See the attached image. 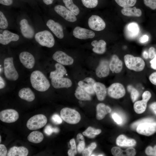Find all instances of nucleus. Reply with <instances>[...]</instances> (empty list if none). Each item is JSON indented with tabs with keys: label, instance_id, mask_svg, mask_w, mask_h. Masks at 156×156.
<instances>
[{
	"label": "nucleus",
	"instance_id": "f257e3e1",
	"mask_svg": "<svg viewBox=\"0 0 156 156\" xmlns=\"http://www.w3.org/2000/svg\"><path fill=\"white\" fill-rule=\"evenodd\" d=\"M30 79L32 87L38 91H45L50 86V84L47 79L39 70L33 71L31 74Z\"/></svg>",
	"mask_w": 156,
	"mask_h": 156
},
{
	"label": "nucleus",
	"instance_id": "f03ea898",
	"mask_svg": "<svg viewBox=\"0 0 156 156\" xmlns=\"http://www.w3.org/2000/svg\"><path fill=\"white\" fill-rule=\"evenodd\" d=\"M124 61L127 67L136 72L142 70L145 66V63L140 57H134L130 54H126L124 57Z\"/></svg>",
	"mask_w": 156,
	"mask_h": 156
},
{
	"label": "nucleus",
	"instance_id": "7ed1b4c3",
	"mask_svg": "<svg viewBox=\"0 0 156 156\" xmlns=\"http://www.w3.org/2000/svg\"><path fill=\"white\" fill-rule=\"evenodd\" d=\"M35 39L41 45L48 48L52 47L55 44V40L53 35L47 30L36 33L35 35Z\"/></svg>",
	"mask_w": 156,
	"mask_h": 156
},
{
	"label": "nucleus",
	"instance_id": "20e7f679",
	"mask_svg": "<svg viewBox=\"0 0 156 156\" xmlns=\"http://www.w3.org/2000/svg\"><path fill=\"white\" fill-rule=\"evenodd\" d=\"M61 118L65 122L70 124H75L81 120L79 113L76 110L68 107H65L60 112Z\"/></svg>",
	"mask_w": 156,
	"mask_h": 156
},
{
	"label": "nucleus",
	"instance_id": "39448f33",
	"mask_svg": "<svg viewBox=\"0 0 156 156\" xmlns=\"http://www.w3.org/2000/svg\"><path fill=\"white\" fill-rule=\"evenodd\" d=\"M13 58L9 57L5 58L3 62L4 74L5 77L8 79L15 81L18 77V74L14 66Z\"/></svg>",
	"mask_w": 156,
	"mask_h": 156
},
{
	"label": "nucleus",
	"instance_id": "423d86ee",
	"mask_svg": "<svg viewBox=\"0 0 156 156\" xmlns=\"http://www.w3.org/2000/svg\"><path fill=\"white\" fill-rule=\"evenodd\" d=\"M47 119L42 114H38L30 118L27 123V127L29 130H36L42 128L46 124Z\"/></svg>",
	"mask_w": 156,
	"mask_h": 156
},
{
	"label": "nucleus",
	"instance_id": "0eeeda50",
	"mask_svg": "<svg viewBox=\"0 0 156 156\" xmlns=\"http://www.w3.org/2000/svg\"><path fill=\"white\" fill-rule=\"evenodd\" d=\"M107 92L110 97L115 99L122 98L124 96L126 92L123 86L118 83L111 84L108 88Z\"/></svg>",
	"mask_w": 156,
	"mask_h": 156
},
{
	"label": "nucleus",
	"instance_id": "6e6552de",
	"mask_svg": "<svg viewBox=\"0 0 156 156\" xmlns=\"http://www.w3.org/2000/svg\"><path fill=\"white\" fill-rule=\"evenodd\" d=\"M139 133L149 136L156 132V122H146L139 124L136 129Z\"/></svg>",
	"mask_w": 156,
	"mask_h": 156
},
{
	"label": "nucleus",
	"instance_id": "1a4fd4ad",
	"mask_svg": "<svg viewBox=\"0 0 156 156\" xmlns=\"http://www.w3.org/2000/svg\"><path fill=\"white\" fill-rule=\"evenodd\" d=\"M151 96V94L149 91H146L144 92L142 95V100L136 102L134 104L133 108L136 113L141 114L145 111L147 103Z\"/></svg>",
	"mask_w": 156,
	"mask_h": 156
},
{
	"label": "nucleus",
	"instance_id": "9d476101",
	"mask_svg": "<svg viewBox=\"0 0 156 156\" xmlns=\"http://www.w3.org/2000/svg\"><path fill=\"white\" fill-rule=\"evenodd\" d=\"M18 113L12 109H8L0 112V119L3 122L10 123L16 121L19 118Z\"/></svg>",
	"mask_w": 156,
	"mask_h": 156
},
{
	"label": "nucleus",
	"instance_id": "9b49d317",
	"mask_svg": "<svg viewBox=\"0 0 156 156\" xmlns=\"http://www.w3.org/2000/svg\"><path fill=\"white\" fill-rule=\"evenodd\" d=\"M55 12L65 20L70 22H74L77 20L75 15L66 7L57 5L54 8Z\"/></svg>",
	"mask_w": 156,
	"mask_h": 156
},
{
	"label": "nucleus",
	"instance_id": "f8f14e48",
	"mask_svg": "<svg viewBox=\"0 0 156 156\" xmlns=\"http://www.w3.org/2000/svg\"><path fill=\"white\" fill-rule=\"evenodd\" d=\"M88 25L90 28L96 31L104 29L106 26L105 23L103 19L96 15H92L89 18Z\"/></svg>",
	"mask_w": 156,
	"mask_h": 156
},
{
	"label": "nucleus",
	"instance_id": "ddd939ff",
	"mask_svg": "<svg viewBox=\"0 0 156 156\" xmlns=\"http://www.w3.org/2000/svg\"><path fill=\"white\" fill-rule=\"evenodd\" d=\"M53 59L58 63L64 65H72L73 63L74 60L64 52L58 51L53 54Z\"/></svg>",
	"mask_w": 156,
	"mask_h": 156
},
{
	"label": "nucleus",
	"instance_id": "4468645a",
	"mask_svg": "<svg viewBox=\"0 0 156 156\" xmlns=\"http://www.w3.org/2000/svg\"><path fill=\"white\" fill-rule=\"evenodd\" d=\"M73 34L77 38L84 40L92 38L95 35L92 31L78 26L75 28L73 31Z\"/></svg>",
	"mask_w": 156,
	"mask_h": 156
},
{
	"label": "nucleus",
	"instance_id": "2eb2a0df",
	"mask_svg": "<svg viewBox=\"0 0 156 156\" xmlns=\"http://www.w3.org/2000/svg\"><path fill=\"white\" fill-rule=\"evenodd\" d=\"M20 29L22 35L28 39L32 38L34 35V29L29 25L27 20L25 19L21 20L19 23Z\"/></svg>",
	"mask_w": 156,
	"mask_h": 156
},
{
	"label": "nucleus",
	"instance_id": "dca6fc26",
	"mask_svg": "<svg viewBox=\"0 0 156 156\" xmlns=\"http://www.w3.org/2000/svg\"><path fill=\"white\" fill-rule=\"evenodd\" d=\"M19 58L21 62L26 68L31 69L34 67L35 59L30 53L27 51L22 52L20 53Z\"/></svg>",
	"mask_w": 156,
	"mask_h": 156
},
{
	"label": "nucleus",
	"instance_id": "f3484780",
	"mask_svg": "<svg viewBox=\"0 0 156 156\" xmlns=\"http://www.w3.org/2000/svg\"><path fill=\"white\" fill-rule=\"evenodd\" d=\"M46 25L55 35L59 39H62L64 36L63 29L62 26L58 23L53 20H48Z\"/></svg>",
	"mask_w": 156,
	"mask_h": 156
},
{
	"label": "nucleus",
	"instance_id": "a211bd4d",
	"mask_svg": "<svg viewBox=\"0 0 156 156\" xmlns=\"http://www.w3.org/2000/svg\"><path fill=\"white\" fill-rule=\"evenodd\" d=\"M19 38V36L8 30L3 31L0 34V43L3 45H6L12 41H16Z\"/></svg>",
	"mask_w": 156,
	"mask_h": 156
},
{
	"label": "nucleus",
	"instance_id": "6ab92c4d",
	"mask_svg": "<svg viewBox=\"0 0 156 156\" xmlns=\"http://www.w3.org/2000/svg\"><path fill=\"white\" fill-rule=\"evenodd\" d=\"M51 79L52 85L55 88H68L70 87L72 85L71 80L67 78H53Z\"/></svg>",
	"mask_w": 156,
	"mask_h": 156
},
{
	"label": "nucleus",
	"instance_id": "aec40b11",
	"mask_svg": "<svg viewBox=\"0 0 156 156\" xmlns=\"http://www.w3.org/2000/svg\"><path fill=\"white\" fill-rule=\"evenodd\" d=\"M95 83V81L92 78L88 77L79 81L78 85L89 94H93L95 93L94 88Z\"/></svg>",
	"mask_w": 156,
	"mask_h": 156
},
{
	"label": "nucleus",
	"instance_id": "412c9836",
	"mask_svg": "<svg viewBox=\"0 0 156 156\" xmlns=\"http://www.w3.org/2000/svg\"><path fill=\"white\" fill-rule=\"evenodd\" d=\"M110 69L109 62L106 60H102L96 69V75L99 78L106 77L109 75Z\"/></svg>",
	"mask_w": 156,
	"mask_h": 156
},
{
	"label": "nucleus",
	"instance_id": "4be33fe9",
	"mask_svg": "<svg viewBox=\"0 0 156 156\" xmlns=\"http://www.w3.org/2000/svg\"><path fill=\"white\" fill-rule=\"evenodd\" d=\"M140 31L138 25L135 22H132L127 24L125 27V33L126 36L132 39L138 36Z\"/></svg>",
	"mask_w": 156,
	"mask_h": 156
},
{
	"label": "nucleus",
	"instance_id": "5701e85b",
	"mask_svg": "<svg viewBox=\"0 0 156 156\" xmlns=\"http://www.w3.org/2000/svg\"><path fill=\"white\" fill-rule=\"evenodd\" d=\"M109 66L110 69L112 73H118L122 69V62L117 55H114L111 57Z\"/></svg>",
	"mask_w": 156,
	"mask_h": 156
},
{
	"label": "nucleus",
	"instance_id": "b1692460",
	"mask_svg": "<svg viewBox=\"0 0 156 156\" xmlns=\"http://www.w3.org/2000/svg\"><path fill=\"white\" fill-rule=\"evenodd\" d=\"M111 152L112 154L115 156H133L136 154L135 150L132 147L123 151L119 147L115 146L112 148Z\"/></svg>",
	"mask_w": 156,
	"mask_h": 156
},
{
	"label": "nucleus",
	"instance_id": "393cba45",
	"mask_svg": "<svg viewBox=\"0 0 156 156\" xmlns=\"http://www.w3.org/2000/svg\"><path fill=\"white\" fill-rule=\"evenodd\" d=\"M94 88L98 99L100 101H103L107 93L105 85L101 83L95 82Z\"/></svg>",
	"mask_w": 156,
	"mask_h": 156
},
{
	"label": "nucleus",
	"instance_id": "a878e982",
	"mask_svg": "<svg viewBox=\"0 0 156 156\" xmlns=\"http://www.w3.org/2000/svg\"><path fill=\"white\" fill-rule=\"evenodd\" d=\"M111 111V108L108 106L103 103L98 104L96 107V119L99 120L102 119L106 114L110 113Z\"/></svg>",
	"mask_w": 156,
	"mask_h": 156
},
{
	"label": "nucleus",
	"instance_id": "bb28decb",
	"mask_svg": "<svg viewBox=\"0 0 156 156\" xmlns=\"http://www.w3.org/2000/svg\"><path fill=\"white\" fill-rule=\"evenodd\" d=\"M29 153L26 147L21 146L17 147L13 146L10 148L7 153L8 156H26Z\"/></svg>",
	"mask_w": 156,
	"mask_h": 156
},
{
	"label": "nucleus",
	"instance_id": "cd10ccee",
	"mask_svg": "<svg viewBox=\"0 0 156 156\" xmlns=\"http://www.w3.org/2000/svg\"><path fill=\"white\" fill-rule=\"evenodd\" d=\"M116 142L117 145L121 147H131L136 144L134 140L128 138L123 135H121L117 138Z\"/></svg>",
	"mask_w": 156,
	"mask_h": 156
},
{
	"label": "nucleus",
	"instance_id": "c85d7f7f",
	"mask_svg": "<svg viewBox=\"0 0 156 156\" xmlns=\"http://www.w3.org/2000/svg\"><path fill=\"white\" fill-rule=\"evenodd\" d=\"M19 96L21 99L31 102L35 99V96L31 90L29 88H23L18 92Z\"/></svg>",
	"mask_w": 156,
	"mask_h": 156
},
{
	"label": "nucleus",
	"instance_id": "c756f323",
	"mask_svg": "<svg viewBox=\"0 0 156 156\" xmlns=\"http://www.w3.org/2000/svg\"><path fill=\"white\" fill-rule=\"evenodd\" d=\"M91 45L94 47L92 49L93 51L96 53L102 54L106 51V43L103 40H94L92 42Z\"/></svg>",
	"mask_w": 156,
	"mask_h": 156
},
{
	"label": "nucleus",
	"instance_id": "7c9ffc66",
	"mask_svg": "<svg viewBox=\"0 0 156 156\" xmlns=\"http://www.w3.org/2000/svg\"><path fill=\"white\" fill-rule=\"evenodd\" d=\"M56 70L50 72L49 77L52 79L53 78L63 77L66 73V70L62 64L58 63L55 65Z\"/></svg>",
	"mask_w": 156,
	"mask_h": 156
},
{
	"label": "nucleus",
	"instance_id": "2f4dec72",
	"mask_svg": "<svg viewBox=\"0 0 156 156\" xmlns=\"http://www.w3.org/2000/svg\"><path fill=\"white\" fill-rule=\"evenodd\" d=\"M121 12L123 15L127 16L139 17L142 15L141 10L136 7L123 8L121 10Z\"/></svg>",
	"mask_w": 156,
	"mask_h": 156
},
{
	"label": "nucleus",
	"instance_id": "473e14b6",
	"mask_svg": "<svg viewBox=\"0 0 156 156\" xmlns=\"http://www.w3.org/2000/svg\"><path fill=\"white\" fill-rule=\"evenodd\" d=\"M28 140L34 143H38L41 142L44 138V135L40 132L33 131L27 137Z\"/></svg>",
	"mask_w": 156,
	"mask_h": 156
},
{
	"label": "nucleus",
	"instance_id": "72a5a7b5",
	"mask_svg": "<svg viewBox=\"0 0 156 156\" xmlns=\"http://www.w3.org/2000/svg\"><path fill=\"white\" fill-rule=\"evenodd\" d=\"M75 97L81 101H89L91 99L89 94L79 86L77 88L75 93Z\"/></svg>",
	"mask_w": 156,
	"mask_h": 156
},
{
	"label": "nucleus",
	"instance_id": "f704fd0d",
	"mask_svg": "<svg viewBox=\"0 0 156 156\" xmlns=\"http://www.w3.org/2000/svg\"><path fill=\"white\" fill-rule=\"evenodd\" d=\"M66 7L71 11L75 15L79 13V9L73 3V0H63Z\"/></svg>",
	"mask_w": 156,
	"mask_h": 156
},
{
	"label": "nucleus",
	"instance_id": "c9c22d12",
	"mask_svg": "<svg viewBox=\"0 0 156 156\" xmlns=\"http://www.w3.org/2000/svg\"><path fill=\"white\" fill-rule=\"evenodd\" d=\"M100 129H96L90 127L87 129L82 133L83 134L86 136L90 138H94L96 135H98L101 133Z\"/></svg>",
	"mask_w": 156,
	"mask_h": 156
},
{
	"label": "nucleus",
	"instance_id": "e433bc0d",
	"mask_svg": "<svg viewBox=\"0 0 156 156\" xmlns=\"http://www.w3.org/2000/svg\"><path fill=\"white\" fill-rule=\"evenodd\" d=\"M120 6L125 8L133 6L136 3L137 0H115Z\"/></svg>",
	"mask_w": 156,
	"mask_h": 156
},
{
	"label": "nucleus",
	"instance_id": "4c0bfd02",
	"mask_svg": "<svg viewBox=\"0 0 156 156\" xmlns=\"http://www.w3.org/2000/svg\"><path fill=\"white\" fill-rule=\"evenodd\" d=\"M128 91L130 92L131 97L133 102L135 101L139 96V93L138 90L132 86L129 85L127 86Z\"/></svg>",
	"mask_w": 156,
	"mask_h": 156
},
{
	"label": "nucleus",
	"instance_id": "58836bf2",
	"mask_svg": "<svg viewBox=\"0 0 156 156\" xmlns=\"http://www.w3.org/2000/svg\"><path fill=\"white\" fill-rule=\"evenodd\" d=\"M96 147V144L95 142L91 143L87 148L84 149L82 152V155L83 156H90L92 152Z\"/></svg>",
	"mask_w": 156,
	"mask_h": 156
},
{
	"label": "nucleus",
	"instance_id": "ea45409f",
	"mask_svg": "<svg viewBox=\"0 0 156 156\" xmlns=\"http://www.w3.org/2000/svg\"><path fill=\"white\" fill-rule=\"evenodd\" d=\"M71 148L68 151V153L69 156H74L77 153V151L75 139L73 138L70 141Z\"/></svg>",
	"mask_w": 156,
	"mask_h": 156
},
{
	"label": "nucleus",
	"instance_id": "a19ab883",
	"mask_svg": "<svg viewBox=\"0 0 156 156\" xmlns=\"http://www.w3.org/2000/svg\"><path fill=\"white\" fill-rule=\"evenodd\" d=\"M154 122V120L151 118H147L142 119L134 122L131 125V128L134 129H136L138 126L140 124L146 122Z\"/></svg>",
	"mask_w": 156,
	"mask_h": 156
},
{
	"label": "nucleus",
	"instance_id": "79ce46f5",
	"mask_svg": "<svg viewBox=\"0 0 156 156\" xmlns=\"http://www.w3.org/2000/svg\"><path fill=\"white\" fill-rule=\"evenodd\" d=\"M84 6L88 8L95 7L98 3V0H81Z\"/></svg>",
	"mask_w": 156,
	"mask_h": 156
},
{
	"label": "nucleus",
	"instance_id": "37998d69",
	"mask_svg": "<svg viewBox=\"0 0 156 156\" xmlns=\"http://www.w3.org/2000/svg\"><path fill=\"white\" fill-rule=\"evenodd\" d=\"M8 26L7 20L3 13L0 11V28L5 29Z\"/></svg>",
	"mask_w": 156,
	"mask_h": 156
},
{
	"label": "nucleus",
	"instance_id": "c03bdc74",
	"mask_svg": "<svg viewBox=\"0 0 156 156\" xmlns=\"http://www.w3.org/2000/svg\"><path fill=\"white\" fill-rule=\"evenodd\" d=\"M44 132L48 135H51L53 132L57 133L59 129L57 127L53 128L49 125H47L44 129Z\"/></svg>",
	"mask_w": 156,
	"mask_h": 156
},
{
	"label": "nucleus",
	"instance_id": "a18cd8bd",
	"mask_svg": "<svg viewBox=\"0 0 156 156\" xmlns=\"http://www.w3.org/2000/svg\"><path fill=\"white\" fill-rule=\"evenodd\" d=\"M145 5L152 10L156 9V0H144Z\"/></svg>",
	"mask_w": 156,
	"mask_h": 156
},
{
	"label": "nucleus",
	"instance_id": "49530a36",
	"mask_svg": "<svg viewBox=\"0 0 156 156\" xmlns=\"http://www.w3.org/2000/svg\"><path fill=\"white\" fill-rule=\"evenodd\" d=\"M79 143L77 145V150L79 153H81L83 151L85 147V142L84 139H79L77 140Z\"/></svg>",
	"mask_w": 156,
	"mask_h": 156
},
{
	"label": "nucleus",
	"instance_id": "de8ad7c7",
	"mask_svg": "<svg viewBox=\"0 0 156 156\" xmlns=\"http://www.w3.org/2000/svg\"><path fill=\"white\" fill-rule=\"evenodd\" d=\"M145 152L146 154L148 155L156 156V145L153 148L151 146L148 147Z\"/></svg>",
	"mask_w": 156,
	"mask_h": 156
},
{
	"label": "nucleus",
	"instance_id": "09e8293b",
	"mask_svg": "<svg viewBox=\"0 0 156 156\" xmlns=\"http://www.w3.org/2000/svg\"><path fill=\"white\" fill-rule=\"evenodd\" d=\"M112 116L114 120L118 125L122 124L123 120L122 117L118 114L114 113L112 114Z\"/></svg>",
	"mask_w": 156,
	"mask_h": 156
},
{
	"label": "nucleus",
	"instance_id": "8fccbe9b",
	"mask_svg": "<svg viewBox=\"0 0 156 156\" xmlns=\"http://www.w3.org/2000/svg\"><path fill=\"white\" fill-rule=\"evenodd\" d=\"M52 121L55 124H60L62 123V120L60 117L57 114L53 115L51 118Z\"/></svg>",
	"mask_w": 156,
	"mask_h": 156
},
{
	"label": "nucleus",
	"instance_id": "3c124183",
	"mask_svg": "<svg viewBox=\"0 0 156 156\" xmlns=\"http://www.w3.org/2000/svg\"><path fill=\"white\" fill-rule=\"evenodd\" d=\"M7 150L5 146L3 144H0V156H6L7 155Z\"/></svg>",
	"mask_w": 156,
	"mask_h": 156
},
{
	"label": "nucleus",
	"instance_id": "603ef678",
	"mask_svg": "<svg viewBox=\"0 0 156 156\" xmlns=\"http://www.w3.org/2000/svg\"><path fill=\"white\" fill-rule=\"evenodd\" d=\"M148 54V57L150 58L153 59L154 57L156 54V53L155 49L154 47H151L149 48Z\"/></svg>",
	"mask_w": 156,
	"mask_h": 156
},
{
	"label": "nucleus",
	"instance_id": "864d4df0",
	"mask_svg": "<svg viewBox=\"0 0 156 156\" xmlns=\"http://www.w3.org/2000/svg\"><path fill=\"white\" fill-rule=\"evenodd\" d=\"M149 79L151 83L156 85V72L151 74L149 76Z\"/></svg>",
	"mask_w": 156,
	"mask_h": 156
},
{
	"label": "nucleus",
	"instance_id": "5fc2aeb1",
	"mask_svg": "<svg viewBox=\"0 0 156 156\" xmlns=\"http://www.w3.org/2000/svg\"><path fill=\"white\" fill-rule=\"evenodd\" d=\"M13 0H0V4L5 5H10L12 4Z\"/></svg>",
	"mask_w": 156,
	"mask_h": 156
},
{
	"label": "nucleus",
	"instance_id": "6e6d98bb",
	"mask_svg": "<svg viewBox=\"0 0 156 156\" xmlns=\"http://www.w3.org/2000/svg\"><path fill=\"white\" fill-rule=\"evenodd\" d=\"M150 63L151 67L153 69L156 70V53L154 57L151 60Z\"/></svg>",
	"mask_w": 156,
	"mask_h": 156
},
{
	"label": "nucleus",
	"instance_id": "4d7b16f0",
	"mask_svg": "<svg viewBox=\"0 0 156 156\" xmlns=\"http://www.w3.org/2000/svg\"><path fill=\"white\" fill-rule=\"evenodd\" d=\"M148 39V37L146 35L142 36L139 39L141 43H144L147 42Z\"/></svg>",
	"mask_w": 156,
	"mask_h": 156
},
{
	"label": "nucleus",
	"instance_id": "13d9d810",
	"mask_svg": "<svg viewBox=\"0 0 156 156\" xmlns=\"http://www.w3.org/2000/svg\"><path fill=\"white\" fill-rule=\"evenodd\" d=\"M150 109L156 115V102L151 103L149 106Z\"/></svg>",
	"mask_w": 156,
	"mask_h": 156
},
{
	"label": "nucleus",
	"instance_id": "bf43d9fd",
	"mask_svg": "<svg viewBox=\"0 0 156 156\" xmlns=\"http://www.w3.org/2000/svg\"><path fill=\"white\" fill-rule=\"evenodd\" d=\"M5 86V83L4 80L2 77H0V89H2Z\"/></svg>",
	"mask_w": 156,
	"mask_h": 156
},
{
	"label": "nucleus",
	"instance_id": "052dcab7",
	"mask_svg": "<svg viewBox=\"0 0 156 156\" xmlns=\"http://www.w3.org/2000/svg\"><path fill=\"white\" fill-rule=\"evenodd\" d=\"M44 3L46 5H49L53 3V0H42Z\"/></svg>",
	"mask_w": 156,
	"mask_h": 156
},
{
	"label": "nucleus",
	"instance_id": "680f3d73",
	"mask_svg": "<svg viewBox=\"0 0 156 156\" xmlns=\"http://www.w3.org/2000/svg\"><path fill=\"white\" fill-rule=\"evenodd\" d=\"M143 56L146 59H147L149 57L148 53L146 51H144L143 52Z\"/></svg>",
	"mask_w": 156,
	"mask_h": 156
},
{
	"label": "nucleus",
	"instance_id": "e2e57ef3",
	"mask_svg": "<svg viewBox=\"0 0 156 156\" xmlns=\"http://www.w3.org/2000/svg\"><path fill=\"white\" fill-rule=\"evenodd\" d=\"M1 136L0 135V142L1 143Z\"/></svg>",
	"mask_w": 156,
	"mask_h": 156
},
{
	"label": "nucleus",
	"instance_id": "0e129e2a",
	"mask_svg": "<svg viewBox=\"0 0 156 156\" xmlns=\"http://www.w3.org/2000/svg\"><path fill=\"white\" fill-rule=\"evenodd\" d=\"M103 155L102 154H100V155H98V156H103Z\"/></svg>",
	"mask_w": 156,
	"mask_h": 156
},
{
	"label": "nucleus",
	"instance_id": "69168bd1",
	"mask_svg": "<svg viewBox=\"0 0 156 156\" xmlns=\"http://www.w3.org/2000/svg\"><path fill=\"white\" fill-rule=\"evenodd\" d=\"M91 156H95L94 154L91 155Z\"/></svg>",
	"mask_w": 156,
	"mask_h": 156
}]
</instances>
